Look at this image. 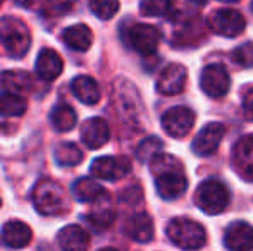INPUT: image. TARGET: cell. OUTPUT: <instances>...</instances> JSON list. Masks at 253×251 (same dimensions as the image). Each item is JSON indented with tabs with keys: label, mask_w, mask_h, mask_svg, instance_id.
I'll return each mask as SVG.
<instances>
[{
	"label": "cell",
	"mask_w": 253,
	"mask_h": 251,
	"mask_svg": "<svg viewBox=\"0 0 253 251\" xmlns=\"http://www.w3.org/2000/svg\"><path fill=\"white\" fill-rule=\"evenodd\" d=\"M93 205H95L93 210L88 215L90 224L93 225L95 229H98V231H103V229L110 227V225L114 224V220H116V212H114V208L110 207V203H109V194L100 198V200H97Z\"/></svg>",
	"instance_id": "25"
},
{
	"label": "cell",
	"mask_w": 253,
	"mask_h": 251,
	"mask_svg": "<svg viewBox=\"0 0 253 251\" xmlns=\"http://www.w3.org/2000/svg\"><path fill=\"white\" fill-rule=\"evenodd\" d=\"M224 134H226V127L219 122H210L197 134L191 143V150L198 157H209L219 148Z\"/></svg>",
	"instance_id": "12"
},
{
	"label": "cell",
	"mask_w": 253,
	"mask_h": 251,
	"mask_svg": "<svg viewBox=\"0 0 253 251\" xmlns=\"http://www.w3.org/2000/svg\"><path fill=\"white\" fill-rule=\"evenodd\" d=\"M243 110H245L247 119L253 121V88H250V90L245 93V97H243Z\"/></svg>",
	"instance_id": "34"
},
{
	"label": "cell",
	"mask_w": 253,
	"mask_h": 251,
	"mask_svg": "<svg viewBox=\"0 0 253 251\" xmlns=\"http://www.w3.org/2000/svg\"><path fill=\"white\" fill-rule=\"evenodd\" d=\"M31 238H33V231L23 220H9L2 227V241L9 248H24L31 243Z\"/></svg>",
	"instance_id": "18"
},
{
	"label": "cell",
	"mask_w": 253,
	"mask_h": 251,
	"mask_svg": "<svg viewBox=\"0 0 253 251\" xmlns=\"http://www.w3.org/2000/svg\"><path fill=\"white\" fill-rule=\"evenodd\" d=\"M71 191H73L74 200L81 201V203H95L97 200L109 194L97 181H93L90 178H80L73 184Z\"/></svg>",
	"instance_id": "24"
},
{
	"label": "cell",
	"mask_w": 253,
	"mask_h": 251,
	"mask_svg": "<svg viewBox=\"0 0 253 251\" xmlns=\"http://www.w3.org/2000/svg\"><path fill=\"white\" fill-rule=\"evenodd\" d=\"M28 108L26 98H23L21 95L14 93H0V115L3 117H16V115H23Z\"/></svg>",
	"instance_id": "27"
},
{
	"label": "cell",
	"mask_w": 253,
	"mask_h": 251,
	"mask_svg": "<svg viewBox=\"0 0 253 251\" xmlns=\"http://www.w3.org/2000/svg\"><path fill=\"white\" fill-rule=\"evenodd\" d=\"M90 9L97 17L107 21L119 10V0H90Z\"/></svg>",
	"instance_id": "31"
},
{
	"label": "cell",
	"mask_w": 253,
	"mask_h": 251,
	"mask_svg": "<svg viewBox=\"0 0 253 251\" xmlns=\"http://www.w3.org/2000/svg\"><path fill=\"white\" fill-rule=\"evenodd\" d=\"M55 162L62 167H74L83 162V151L74 143H62L55 150Z\"/></svg>",
	"instance_id": "28"
},
{
	"label": "cell",
	"mask_w": 253,
	"mask_h": 251,
	"mask_svg": "<svg viewBox=\"0 0 253 251\" xmlns=\"http://www.w3.org/2000/svg\"><path fill=\"white\" fill-rule=\"evenodd\" d=\"M162 141L159 140V138L152 136V138H147V140H143L140 143V146L136 148V157L140 162H150L155 155L160 153V150H162Z\"/></svg>",
	"instance_id": "30"
},
{
	"label": "cell",
	"mask_w": 253,
	"mask_h": 251,
	"mask_svg": "<svg viewBox=\"0 0 253 251\" xmlns=\"http://www.w3.org/2000/svg\"><path fill=\"white\" fill-rule=\"evenodd\" d=\"M200 86L203 93L210 98H222L229 91L231 79L222 64H209L202 71Z\"/></svg>",
	"instance_id": "9"
},
{
	"label": "cell",
	"mask_w": 253,
	"mask_h": 251,
	"mask_svg": "<svg viewBox=\"0 0 253 251\" xmlns=\"http://www.w3.org/2000/svg\"><path fill=\"white\" fill-rule=\"evenodd\" d=\"M0 41L10 57L23 59L31 47L30 30L21 19L3 17L0 21Z\"/></svg>",
	"instance_id": "4"
},
{
	"label": "cell",
	"mask_w": 253,
	"mask_h": 251,
	"mask_svg": "<svg viewBox=\"0 0 253 251\" xmlns=\"http://www.w3.org/2000/svg\"><path fill=\"white\" fill-rule=\"evenodd\" d=\"M209 26L215 35L226 38H234L241 35L247 26V21L241 12L234 9H219L209 16Z\"/></svg>",
	"instance_id": "8"
},
{
	"label": "cell",
	"mask_w": 253,
	"mask_h": 251,
	"mask_svg": "<svg viewBox=\"0 0 253 251\" xmlns=\"http://www.w3.org/2000/svg\"><path fill=\"white\" fill-rule=\"evenodd\" d=\"M150 171L155 179L157 193L164 200H176L188 189V178L183 164L172 155H155L150 160Z\"/></svg>",
	"instance_id": "1"
},
{
	"label": "cell",
	"mask_w": 253,
	"mask_h": 251,
	"mask_svg": "<svg viewBox=\"0 0 253 251\" xmlns=\"http://www.w3.org/2000/svg\"><path fill=\"white\" fill-rule=\"evenodd\" d=\"M220 2H231L233 3V2H238V0H220Z\"/></svg>",
	"instance_id": "37"
},
{
	"label": "cell",
	"mask_w": 253,
	"mask_h": 251,
	"mask_svg": "<svg viewBox=\"0 0 253 251\" xmlns=\"http://www.w3.org/2000/svg\"><path fill=\"white\" fill-rule=\"evenodd\" d=\"M0 205H2V200H0Z\"/></svg>",
	"instance_id": "41"
},
{
	"label": "cell",
	"mask_w": 253,
	"mask_h": 251,
	"mask_svg": "<svg viewBox=\"0 0 253 251\" xmlns=\"http://www.w3.org/2000/svg\"><path fill=\"white\" fill-rule=\"evenodd\" d=\"M2 3H3V0H0V7H2Z\"/></svg>",
	"instance_id": "39"
},
{
	"label": "cell",
	"mask_w": 253,
	"mask_h": 251,
	"mask_svg": "<svg viewBox=\"0 0 253 251\" xmlns=\"http://www.w3.org/2000/svg\"><path fill=\"white\" fill-rule=\"evenodd\" d=\"M140 12L147 17H166L174 14L172 0H141Z\"/></svg>",
	"instance_id": "29"
},
{
	"label": "cell",
	"mask_w": 253,
	"mask_h": 251,
	"mask_svg": "<svg viewBox=\"0 0 253 251\" xmlns=\"http://www.w3.org/2000/svg\"><path fill=\"white\" fill-rule=\"evenodd\" d=\"M98 251H119V250H116V248H102V250H98Z\"/></svg>",
	"instance_id": "36"
},
{
	"label": "cell",
	"mask_w": 253,
	"mask_h": 251,
	"mask_svg": "<svg viewBox=\"0 0 253 251\" xmlns=\"http://www.w3.org/2000/svg\"><path fill=\"white\" fill-rule=\"evenodd\" d=\"M69 9H73V3H69V0H48L47 7H45L47 14L50 16H62Z\"/></svg>",
	"instance_id": "33"
},
{
	"label": "cell",
	"mask_w": 253,
	"mask_h": 251,
	"mask_svg": "<svg viewBox=\"0 0 253 251\" xmlns=\"http://www.w3.org/2000/svg\"><path fill=\"white\" fill-rule=\"evenodd\" d=\"M233 165L241 178L253 182V134L241 138L234 144Z\"/></svg>",
	"instance_id": "15"
},
{
	"label": "cell",
	"mask_w": 253,
	"mask_h": 251,
	"mask_svg": "<svg viewBox=\"0 0 253 251\" xmlns=\"http://www.w3.org/2000/svg\"><path fill=\"white\" fill-rule=\"evenodd\" d=\"M35 69H37V74L42 79L53 81L60 76V72H62V69H64L62 57H60L53 48H43V50L38 54Z\"/></svg>",
	"instance_id": "20"
},
{
	"label": "cell",
	"mask_w": 253,
	"mask_h": 251,
	"mask_svg": "<svg viewBox=\"0 0 253 251\" xmlns=\"http://www.w3.org/2000/svg\"><path fill=\"white\" fill-rule=\"evenodd\" d=\"M124 232L129 239L136 243H150L153 239V220L148 214H134L133 217L127 218L126 225H124Z\"/></svg>",
	"instance_id": "19"
},
{
	"label": "cell",
	"mask_w": 253,
	"mask_h": 251,
	"mask_svg": "<svg viewBox=\"0 0 253 251\" xmlns=\"http://www.w3.org/2000/svg\"><path fill=\"white\" fill-rule=\"evenodd\" d=\"M224 245L229 251H252L253 250V227L248 222H233L226 229Z\"/></svg>",
	"instance_id": "14"
},
{
	"label": "cell",
	"mask_w": 253,
	"mask_h": 251,
	"mask_svg": "<svg viewBox=\"0 0 253 251\" xmlns=\"http://www.w3.org/2000/svg\"><path fill=\"white\" fill-rule=\"evenodd\" d=\"M33 2H35V0H16L17 5H19V7H24V9H26V7H30Z\"/></svg>",
	"instance_id": "35"
},
{
	"label": "cell",
	"mask_w": 253,
	"mask_h": 251,
	"mask_svg": "<svg viewBox=\"0 0 253 251\" xmlns=\"http://www.w3.org/2000/svg\"><path fill=\"white\" fill-rule=\"evenodd\" d=\"M0 86L3 88V91L7 93H14V95H21L28 93L33 86V79L26 71H5V72L0 74Z\"/></svg>",
	"instance_id": "23"
},
{
	"label": "cell",
	"mask_w": 253,
	"mask_h": 251,
	"mask_svg": "<svg viewBox=\"0 0 253 251\" xmlns=\"http://www.w3.org/2000/svg\"><path fill=\"white\" fill-rule=\"evenodd\" d=\"M62 41L71 50L86 52L93 43V33L86 24H73L62 31Z\"/></svg>",
	"instance_id": "21"
},
{
	"label": "cell",
	"mask_w": 253,
	"mask_h": 251,
	"mask_svg": "<svg viewBox=\"0 0 253 251\" xmlns=\"http://www.w3.org/2000/svg\"><path fill=\"white\" fill-rule=\"evenodd\" d=\"M252 10H253V2H252Z\"/></svg>",
	"instance_id": "40"
},
{
	"label": "cell",
	"mask_w": 253,
	"mask_h": 251,
	"mask_svg": "<svg viewBox=\"0 0 253 251\" xmlns=\"http://www.w3.org/2000/svg\"><path fill=\"white\" fill-rule=\"evenodd\" d=\"M31 200L38 214L45 217H57L69 212V198L66 189L50 178H43L31 189Z\"/></svg>",
	"instance_id": "2"
},
{
	"label": "cell",
	"mask_w": 253,
	"mask_h": 251,
	"mask_svg": "<svg viewBox=\"0 0 253 251\" xmlns=\"http://www.w3.org/2000/svg\"><path fill=\"white\" fill-rule=\"evenodd\" d=\"M71 91L84 105H95L100 100V88L91 76H76L71 81Z\"/></svg>",
	"instance_id": "22"
},
{
	"label": "cell",
	"mask_w": 253,
	"mask_h": 251,
	"mask_svg": "<svg viewBox=\"0 0 253 251\" xmlns=\"http://www.w3.org/2000/svg\"><path fill=\"white\" fill-rule=\"evenodd\" d=\"M57 241L62 251H88L90 236L81 225L71 224L60 229V232L57 234Z\"/></svg>",
	"instance_id": "17"
},
{
	"label": "cell",
	"mask_w": 253,
	"mask_h": 251,
	"mask_svg": "<svg viewBox=\"0 0 253 251\" xmlns=\"http://www.w3.org/2000/svg\"><path fill=\"white\" fill-rule=\"evenodd\" d=\"M195 112L188 107H174L170 110H167L162 115V127L170 138H181L188 136V133L191 131V127L195 126Z\"/></svg>",
	"instance_id": "10"
},
{
	"label": "cell",
	"mask_w": 253,
	"mask_h": 251,
	"mask_svg": "<svg viewBox=\"0 0 253 251\" xmlns=\"http://www.w3.org/2000/svg\"><path fill=\"white\" fill-rule=\"evenodd\" d=\"M112 102L117 114L127 122L138 121L141 115V100L136 88L131 81L119 77L114 81L112 86Z\"/></svg>",
	"instance_id": "5"
},
{
	"label": "cell",
	"mask_w": 253,
	"mask_h": 251,
	"mask_svg": "<svg viewBox=\"0 0 253 251\" xmlns=\"http://www.w3.org/2000/svg\"><path fill=\"white\" fill-rule=\"evenodd\" d=\"M160 30L152 24L134 23L124 33V41L141 55H152L160 43Z\"/></svg>",
	"instance_id": "7"
},
{
	"label": "cell",
	"mask_w": 253,
	"mask_h": 251,
	"mask_svg": "<svg viewBox=\"0 0 253 251\" xmlns=\"http://www.w3.org/2000/svg\"><path fill=\"white\" fill-rule=\"evenodd\" d=\"M233 61L240 66H252L253 64V45L248 43V45H243V47L236 48L233 52Z\"/></svg>",
	"instance_id": "32"
},
{
	"label": "cell",
	"mask_w": 253,
	"mask_h": 251,
	"mask_svg": "<svg viewBox=\"0 0 253 251\" xmlns=\"http://www.w3.org/2000/svg\"><path fill=\"white\" fill-rule=\"evenodd\" d=\"M169 239L181 250L195 251L200 250L207 241L205 229L198 222L186 217H176L167 224L166 229Z\"/></svg>",
	"instance_id": "3"
},
{
	"label": "cell",
	"mask_w": 253,
	"mask_h": 251,
	"mask_svg": "<svg viewBox=\"0 0 253 251\" xmlns=\"http://www.w3.org/2000/svg\"><path fill=\"white\" fill-rule=\"evenodd\" d=\"M50 122L55 131H59V133H67V131H71L76 126V112L67 104H60V105H57V107H53V110L50 114Z\"/></svg>",
	"instance_id": "26"
},
{
	"label": "cell",
	"mask_w": 253,
	"mask_h": 251,
	"mask_svg": "<svg viewBox=\"0 0 253 251\" xmlns=\"http://www.w3.org/2000/svg\"><path fill=\"white\" fill-rule=\"evenodd\" d=\"M110 138V129L105 119L91 117L81 127V141L86 144L90 150H98L103 144H107Z\"/></svg>",
	"instance_id": "16"
},
{
	"label": "cell",
	"mask_w": 253,
	"mask_h": 251,
	"mask_svg": "<svg viewBox=\"0 0 253 251\" xmlns=\"http://www.w3.org/2000/svg\"><path fill=\"white\" fill-rule=\"evenodd\" d=\"M186 67L181 64H169L160 71V76L157 79V91L162 95H179L186 86Z\"/></svg>",
	"instance_id": "13"
},
{
	"label": "cell",
	"mask_w": 253,
	"mask_h": 251,
	"mask_svg": "<svg viewBox=\"0 0 253 251\" xmlns=\"http://www.w3.org/2000/svg\"><path fill=\"white\" fill-rule=\"evenodd\" d=\"M91 174L102 181H119L131 171V162L126 157H98L91 162Z\"/></svg>",
	"instance_id": "11"
},
{
	"label": "cell",
	"mask_w": 253,
	"mask_h": 251,
	"mask_svg": "<svg viewBox=\"0 0 253 251\" xmlns=\"http://www.w3.org/2000/svg\"><path fill=\"white\" fill-rule=\"evenodd\" d=\"M0 251H7V250H5V246H2V245H0Z\"/></svg>",
	"instance_id": "38"
},
{
	"label": "cell",
	"mask_w": 253,
	"mask_h": 251,
	"mask_svg": "<svg viewBox=\"0 0 253 251\" xmlns=\"http://www.w3.org/2000/svg\"><path fill=\"white\" fill-rule=\"evenodd\" d=\"M195 201L205 214L215 215L224 212V208L229 203V191L220 181L209 179L202 182L195 194Z\"/></svg>",
	"instance_id": "6"
}]
</instances>
